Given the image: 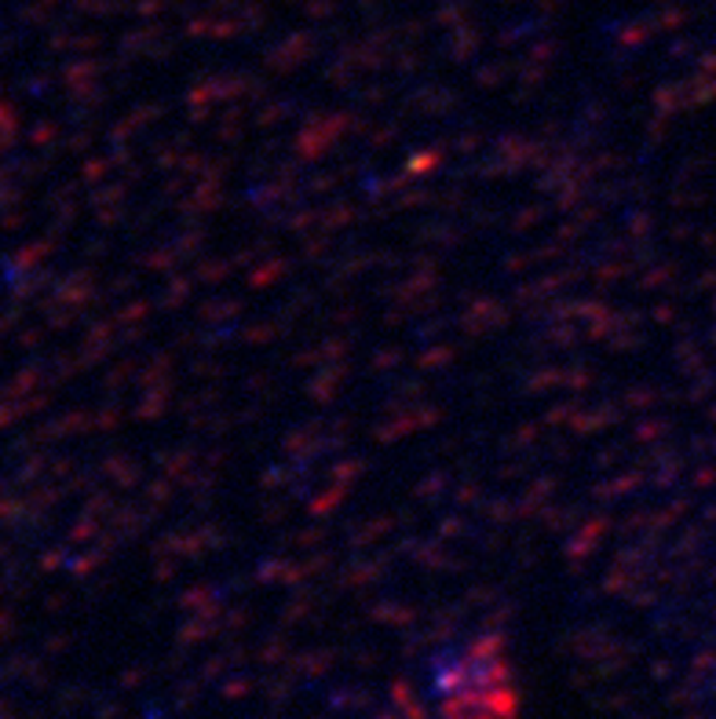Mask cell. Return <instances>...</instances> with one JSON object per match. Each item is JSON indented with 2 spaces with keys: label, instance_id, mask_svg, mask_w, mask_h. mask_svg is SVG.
<instances>
[{
  "label": "cell",
  "instance_id": "1",
  "mask_svg": "<svg viewBox=\"0 0 716 719\" xmlns=\"http://www.w3.org/2000/svg\"><path fill=\"white\" fill-rule=\"evenodd\" d=\"M436 686L442 697V719H501L516 705L512 680L494 642H480L442 661Z\"/></svg>",
  "mask_w": 716,
  "mask_h": 719
}]
</instances>
